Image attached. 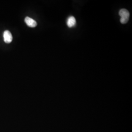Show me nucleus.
Segmentation results:
<instances>
[{
    "instance_id": "f257e3e1",
    "label": "nucleus",
    "mask_w": 132,
    "mask_h": 132,
    "mask_svg": "<svg viewBox=\"0 0 132 132\" xmlns=\"http://www.w3.org/2000/svg\"><path fill=\"white\" fill-rule=\"evenodd\" d=\"M4 40L5 43L10 44L12 41V35L11 32L9 30H5L3 34Z\"/></svg>"
},
{
    "instance_id": "f03ea898",
    "label": "nucleus",
    "mask_w": 132,
    "mask_h": 132,
    "mask_svg": "<svg viewBox=\"0 0 132 132\" xmlns=\"http://www.w3.org/2000/svg\"><path fill=\"white\" fill-rule=\"evenodd\" d=\"M24 22L27 24V26L30 28H35L37 26V22L33 19L29 17H26L24 19Z\"/></svg>"
},
{
    "instance_id": "7ed1b4c3",
    "label": "nucleus",
    "mask_w": 132,
    "mask_h": 132,
    "mask_svg": "<svg viewBox=\"0 0 132 132\" xmlns=\"http://www.w3.org/2000/svg\"><path fill=\"white\" fill-rule=\"evenodd\" d=\"M67 24L70 28L75 27L76 24V19L73 16H71L67 19Z\"/></svg>"
},
{
    "instance_id": "20e7f679",
    "label": "nucleus",
    "mask_w": 132,
    "mask_h": 132,
    "mask_svg": "<svg viewBox=\"0 0 132 132\" xmlns=\"http://www.w3.org/2000/svg\"><path fill=\"white\" fill-rule=\"evenodd\" d=\"M119 15L121 17V18L129 19L130 13L126 9H121L119 11Z\"/></svg>"
}]
</instances>
